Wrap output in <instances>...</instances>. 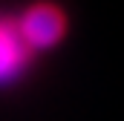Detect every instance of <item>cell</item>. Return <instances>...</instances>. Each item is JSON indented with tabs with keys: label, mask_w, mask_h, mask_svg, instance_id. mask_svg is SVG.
Returning <instances> with one entry per match:
<instances>
[{
	"label": "cell",
	"mask_w": 124,
	"mask_h": 121,
	"mask_svg": "<svg viewBox=\"0 0 124 121\" xmlns=\"http://www.w3.org/2000/svg\"><path fill=\"white\" fill-rule=\"evenodd\" d=\"M29 63V52L23 49L15 23H0V87L15 84Z\"/></svg>",
	"instance_id": "obj_2"
},
{
	"label": "cell",
	"mask_w": 124,
	"mask_h": 121,
	"mask_svg": "<svg viewBox=\"0 0 124 121\" xmlns=\"http://www.w3.org/2000/svg\"><path fill=\"white\" fill-rule=\"evenodd\" d=\"M63 29H66L63 15L55 6H49V3H40V6L26 9L23 17L15 23V32H17V38H20V43H23L26 52L29 49H38V52L52 49L63 38Z\"/></svg>",
	"instance_id": "obj_1"
}]
</instances>
